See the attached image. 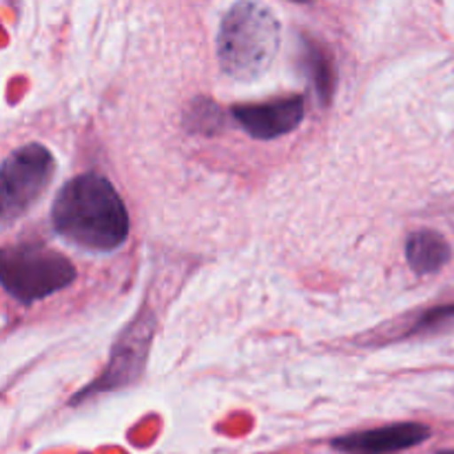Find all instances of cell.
Masks as SVG:
<instances>
[{"instance_id": "8992f818", "label": "cell", "mask_w": 454, "mask_h": 454, "mask_svg": "<svg viewBox=\"0 0 454 454\" xmlns=\"http://www.w3.org/2000/svg\"><path fill=\"white\" fill-rule=\"evenodd\" d=\"M304 98L288 96L264 105H239L231 109L235 122L255 140H275L295 131L304 120Z\"/></svg>"}, {"instance_id": "8fae6325", "label": "cell", "mask_w": 454, "mask_h": 454, "mask_svg": "<svg viewBox=\"0 0 454 454\" xmlns=\"http://www.w3.org/2000/svg\"><path fill=\"white\" fill-rule=\"evenodd\" d=\"M454 328V306H439V309L426 310L424 315L415 319L411 328L402 331V337L412 335H433V333L452 331Z\"/></svg>"}, {"instance_id": "277c9868", "label": "cell", "mask_w": 454, "mask_h": 454, "mask_svg": "<svg viewBox=\"0 0 454 454\" xmlns=\"http://www.w3.org/2000/svg\"><path fill=\"white\" fill-rule=\"evenodd\" d=\"M53 155L43 145H25L4 158L3 180V224L20 217L49 186L53 177Z\"/></svg>"}, {"instance_id": "52a82bcc", "label": "cell", "mask_w": 454, "mask_h": 454, "mask_svg": "<svg viewBox=\"0 0 454 454\" xmlns=\"http://www.w3.org/2000/svg\"><path fill=\"white\" fill-rule=\"evenodd\" d=\"M430 437V428L424 424H393L375 430L344 434L333 446L346 454H390L415 448Z\"/></svg>"}, {"instance_id": "9c48e42d", "label": "cell", "mask_w": 454, "mask_h": 454, "mask_svg": "<svg viewBox=\"0 0 454 454\" xmlns=\"http://www.w3.org/2000/svg\"><path fill=\"white\" fill-rule=\"evenodd\" d=\"M301 62H304V69L309 74V78L313 80L317 98L324 105H328L333 98V89H335V71H333L331 58L326 56V51L317 43L304 40V56H301Z\"/></svg>"}, {"instance_id": "5b68a950", "label": "cell", "mask_w": 454, "mask_h": 454, "mask_svg": "<svg viewBox=\"0 0 454 454\" xmlns=\"http://www.w3.org/2000/svg\"><path fill=\"white\" fill-rule=\"evenodd\" d=\"M151 337H153V317H151V313H140V317L122 333L120 341L115 344L111 364L105 371V375L75 395V406L89 397H96L100 393H109V390L133 384L142 375V371H145V359L146 353H149Z\"/></svg>"}, {"instance_id": "ba28073f", "label": "cell", "mask_w": 454, "mask_h": 454, "mask_svg": "<svg viewBox=\"0 0 454 454\" xmlns=\"http://www.w3.org/2000/svg\"><path fill=\"white\" fill-rule=\"evenodd\" d=\"M452 248L437 231H415L406 239V260L417 275H433L450 262Z\"/></svg>"}, {"instance_id": "3957f363", "label": "cell", "mask_w": 454, "mask_h": 454, "mask_svg": "<svg viewBox=\"0 0 454 454\" xmlns=\"http://www.w3.org/2000/svg\"><path fill=\"white\" fill-rule=\"evenodd\" d=\"M75 266L62 253L40 242H20L0 253V282L20 304H34L75 279Z\"/></svg>"}, {"instance_id": "6da1fadb", "label": "cell", "mask_w": 454, "mask_h": 454, "mask_svg": "<svg viewBox=\"0 0 454 454\" xmlns=\"http://www.w3.org/2000/svg\"><path fill=\"white\" fill-rule=\"evenodd\" d=\"M53 231L74 247L111 253L129 238V213L106 177L84 173L60 189L51 208Z\"/></svg>"}, {"instance_id": "4fadbf2b", "label": "cell", "mask_w": 454, "mask_h": 454, "mask_svg": "<svg viewBox=\"0 0 454 454\" xmlns=\"http://www.w3.org/2000/svg\"><path fill=\"white\" fill-rule=\"evenodd\" d=\"M295 3H309V0H295Z\"/></svg>"}, {"instance_id": "7c38bea8", "label": "cell", "mask_w": 454, "mask_h": 454, "mask_svg": "<svg viewBox=\"0 0 454 454\" xmlns=\"http://www.w3.org/2000/svg\"><path fill=\"white\" fill-rule=\"evenodd\" d=\"M439 454H454V450H443V452H439Z\"/></svg>"}, {"instance_id": "30bf717a", "label": "cell", "mask_w": 454, "mask_h": 454, "mask_svg": "<svg viewBox=\"0 0 454 454\" xmlns=\"http://www.w3.org/2000/svg\"><path fill=\"white\" fill-rule=\"evenodd\" d=\"M184 122L189 131L213 136V133L222 131V127H224V115H222L220 106L215 102L200 98V100H193V105L189 106Z\"/></svg>"}, {"instance_id": "7a4b0ae2", "label": "cell", "mask_w": 454, "mask_h": 454, "mask_svg": "<svg viewBox=\"0 0 454 454\" xmlns=\"http://www.w3.org/2000/svg\"><path fill=\"white\" fill-rule=\"evenodd\" d=\"M279 49V22L273 12L257 3L233 4L222 18L217 58L222 71L235 80H253L264 74Z\"/></svg>"}]
</instances>
